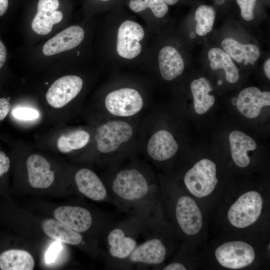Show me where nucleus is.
<instances>
[{
	"mask_svg": "<svg viewBox=\"0 0 270 270\" xmlns=\"http://www.w3.org/2000/svg\"><path fill=\"white\" fill-rule=\"evenodd\" d=\"M58 7V0H39L38 11L32 23V30L39 34H48L53 25L62 20V13L56 10Z\"/></svg>",
	"mask_w": 270,
	"mask_h": 270,
	"instance_id": "16",
	"label": "nucleus"
},
{
	"mask_svg": "<svg viewBox=\"0 0 270 270\" xmlns=\"http://www.w3.org/2000/svg\"><path fill=\"white\" fill-rule=\"evenodd\" d=\"M190 36L191 38H194L196 36L195 33L194 32H190Z\"/></svg>",
	"mask_w": 270,
	"mask_h": 270,
	"instance_id": "41",
	"label": "nucleus"
},
{
	"mask_svg": "<svg viewBox=\"0 0 270 270\" xmlns=\"http://www.w3.org/2000/svg\"><path fill=\"white\" fill-rule=\"evenodd\" d=\"M216 170V165L212 160H200L185 174L184 181L187 189L198 198L208 196L218 182Z\"/></svg>",
	"mask_w": 270,
	"mask_h": 270,
	"instance_id": "4",
	"label": "nucleus"
},
{
	"mask_svg": "<svg viewBox=\"0 0 270 270\" xmlns=\"http://www.w3.org/2000/svg\"><path fill=\"white\" fill-rule=\"evenodd\" d=\"M174 212L176 222L184 234L194 235L200 231L202 226V216L191 197L180 196L176 202Z\"/></svg>",
	"mask_w": 270,
	"mask_h": 270,
	"instance_id": "11",
	"label": "nucleus"
},
{
	"mask_svg": "<svg viewBox=\"0 0 270 270\" xmlns=\"http://www.w3.org/2000/svg\"><path fill=\"white\" fill-rule=\"evenodd\" d=\"M150 225L144 232L143 242L138 243L128 258L112 267L126 268L135 266L143 267V266L160 264L164 261L166 248L160 238L148 236V229Z\"/></svg>",
	"mask_w": 270,
	"mask_h": 270,
	"instance_id": "3",
	"label": "nucleus"
},
{
	"mask_svg": "<svg viewBox=\"0 0 270 270\" xmlns=\"http://www.w3.org/2000/svg\"><path fill=\"white\" fill-rule=\"evenodd\" d=\"M159 69L162 78L171 80L180 76L184 72V60L178 50L168 46L162 48L158 56Z\"/></svg>",
	"mask_w": 270,
	"mask_h": 270,
	"instance_id": "19",
	"label": "nucleus"
},
{
	"mask_svg": "<svg viewBox=\"0 0 270 270\" xmlns=\"http://www.w3.org/2000/svg\"><path fill=\"white\" fill-rule=\"evenodd\" d=\"M263 200L256 191L248 192L230 206L228 212L230 222L238 228H246L254 224L261 214Z\"/></svg>",
	"mask_w": 270,
	"mask_h": 270,
	"instance_id": "5",
	"label": "nucleus"
},
{
	"mask_svg": "<svg viewBox=\"0 0 270 270\" xmlns=\"http://www.w3.org/2000/svg\"><path fill=\"white\" fill-rule=\"evenodd\" d=\"M238 98H234L232 100V102L234 105H236L237 103Z\"/></svg>",
	"mask_w": 270,
	"mask_h": 270,
	"instance_id": "39",
	"label": "nucleus"
},
{
	"mask_svg": "<svg viewBox=\"0 0 270 270\" xmlns=\"http://www.w3.org/2000/svg\"><path fill=\"white\" fill-rule=\"evenodd\" d=\"M240 9L242 17L246 20L254 19V9L256 0H236Z\"/></svg>",
	"mask_w": 270,
	"mask_h": 270,
	"instance_id": "30",
	"label": "nucleus"
},
{
	"mask_svg": "<svg viewBox=\"0 0 270 270\" xmlns=\"http://www.w3.org/2000/svg\"><path fill=\"white\" fill-rule=\"evenodd\" d=\"M129 6L135 12L150 8L154 15L158 18L164 17L168 11V6L162 0H130Z\"/></svg>",
	"mask_w": 270,
	"mask_h": 270,
	"instance_id": "28",
	"label": "nucleus"
},
{
	"mask_svg": "<svg viewBox=\"0 0 270 270\" xmlns=\"http://www.w3.org/2000/svg\"><path fill=\"white\" fill-rule=\"evenodd\" d=\"M44 232L49 237L62 242L78 246L84 244L81 233L70 228L56 220L46 219L42 224Z\"/></svg>",
	"mask_w": 270,
	"mask_h": 270,
	"instance_id": "21",
	"label": "nucleus"
},
{
	"mask_svg": "<svg viewBox=\"0 0 270 270\" xmlns=\"http://www.w3.org/2000/svg\"><path fill=\"white\" fill-rule=\"evenodd\" d=\"M264 71L266 77L270 79V58H268L266 62H264Z\"/></svg>",
	"mask_w": 270,
	"mask_h": 270,
	"instance_id": "37",
	"label": "nucleus"
},
{
	"mask_svg": "<svg viewBox=\"0 0 270 270\" xmlns=\"http://www.w3.org/2000/svg\"><path fill=\"white\" fill-rule=\"evenodd\" d=\"M215 256L222 266L238 269L252 264L255 258V252L250 244L242 241H234L218 246L216 250Z\"/></svg>",
	"mask_w": 270,
	"mask_h": 270,
	"instance_id": "7",
	"label": "nucleus"
},
{
	"mask_svg": "<svg viewBox=\"0 0 270 270\" xmlns=\"http://www.w3.org/2000/svg\"><path fill=\"white\" fill-rule=\"evenodd\" d=\"M106 188L112 202L118 208L153 223L156 187L139 170L128 168L118 171Z\"/></svg>",
	"mask_w": 270,
	"mask_h": 270,
	"instance_id": "1",
	"label": "nucleus"
},
{
	"mask_svg": "<svg viewBox=\"0 0 270 270\" xmlns=\"http://www.w3.org/2000/svg\"><path fill=\"white\" fill-rule=\"evenodd\" d=\"M208 56L212 70L224 69L226 79L230 83L238 80V70L231 57L225 51L218 48H214L208 51Z\"/></svg>",
	"mask_w": 270,
	"mask_h": 270,
	"instance_id": "25",
	"label": "nucleus"
},
{
	"mask_svg": "<svg viewBox=\"0 0 270 270\" xmlns=\"http://www.w3.org/2000/svg\"><path fill=\"white\" fill-rule=\"evenodd\" d=\"M164 0L167 4L168 5H173L176 4L178 0Z\"/></svg>",
	"mask_w": 270,
	"mask_h": 270,
	"instance_id": "38",
	"label": "nucleus"
},
{
	"mask_svg": "<svg viewBox=\"0 0 270 270\" xmlns=\"http://www.w3.org/2000/svg\"><path fill=\"white\" fill-rule=\"evenodd\" d=\"M9 97H0V122L9 114L12 105Z\"/></svg>",
	"mask_w": 270,
	"mask_h": 270,
	"instance_id": "32",
	"label": "nucleus"
},
{
	"mask_svg": "<svg viewBox=\"0 0 270 270\" xmlns=\"http://www.w3.org/2000/svg\"><path fill=\"white\" fill-rule=\"evenodd\" d=\"M144 36V28L138 23L130 20L123 22L117 33L116 50L118 55L128 60L136 58L142 51L140 42Z\"/></svg>",
	"mask_w": 270,
	"mask_h": 270,
	"instance_id": "9",
	"label": "nucleus"
},
{
	"mask_svg": "<svg viewBox=\"0 0 270 270\" xmlns=\"http://www.w3.org/2000/svg\"><path fill=\"white\" fill-rule=\"evenodd\" d=\"M105 106L112 114L130 116L138 112L144 102L140 94L135 89L122 88L110 92L106 97Z\"/></svg>",
	"mask_w": 270,
	"mask_h": 270,
	"instance_id": "8",
	"label": "nucleus"
},
{
	"mask_svg": "<svg viewBox=\"0 0 270 270\" xmlns=\"http://www.w3.org/2000/svg\"><path fill=\"white\" fill-rule=\"evenodd\" d=\"M10 166V160L8 155L0 150V178L6 174Z\"/></svg>",
	"mask_w": 270,
	"mask_h": 270,
	"instance_id": "33",
	"label": "nucleus"
},
{
	"mask_svg": "<svg viewBox=\"0 0 270 270\" xmlns=\"http://www.w3.org/2000/svg\"><path fill=\"white\" fill-rule=\"evenodd\" d=\"M61 242L56 240L50 246L45 254L46 262L48 264L54 263L58 258L62 250Z\"/></svg>",
	"mask_w": 270,
	"mask_h": 270,
	"instance_id": "31",
	"label": "nucleus"
},
{
	"mask_svg": "<svg viewBox=\"0 0 270 270\" xmlns=\"http://www.w3.org/2000/svg\"><path fill=\"white\" fill-rule=\"evenodd\" d=\"M74 182L78 192L86 198L98 202H112L106 186L92 170L82 168L74 175Z\"/></svg>",
	"mask_w": 270,
	"mask_h": 270,
	"instance_id": "12",
	"label": "nucleus"
},
{
	"mask_svg": "<svg viewBox=\"0 0 270 270\" xmlns=\"http://www.w3.org/2000/svg\"><path fill=\"white\" fill-rule=\"evenodd\" d=\"M133 134L132 126L122 120H112L98 128L95 140L98 150L102 154H109L117 150L127 142Z\"/></svg>",
	"mask_w": 270,
	"mask_h": 270,
	"instance_id": "6",
	"label": "nucleus"
},
{
	"mask_svg": "<svg viewBox=\"0 0 270 270\" xmlns=\"http://www.w3.org/2000/svg\"><path fill=\"white\" fill-rule=\"evenodd\" d=\"M162 270H186V267L183 265V264L175 262L171 263L165 267H164Z\"/></svg>",
	"mask_w": 270,
	"mask_h": 270,
	"instance_id": "34",
	"label": "nucleus"
},
{
	"mask_svg": "<svg viewBox=\"0 0 270 270\" xmlns=\"http://www.w3.org/2000/svg\"><path fill=\"white\" fill-rule=\"evenodd\" d=\"M178 146L173 136L166 130H160L150 138L147 145V152L154 160L162 162L174 156Z\"/></svg>",
	"mask_w": 270,
	"mask_h": 270,
	"instance_id": "18",
	"label": "nucleus"
},
{
	"mask_svg": "<svg viewBox=\"0 0 270 270\" xmlns=\"http://www.w3.org/2000/svg\"><path fill=\"white\" fill-rule=\"evenodd\" d=\"M152 224L132 216L106 230V259L110 266L124 260L138 244L146 228Z\"/></svg>",
	"mask_w": 270,
	"mask_h": 270,
	"instance_id": "2",
	"label": "nucleus"
},
{
	"mask_svg": "<svg viewBox=\"0 0 270 270\" xmlns=\"http://www.w3.org/2000/svg\"><path fill=\"white\" fill-rule=\"evenodd\" d=\"M216 2L218 4H222L224 2V0H216Z\"/></svg>",
	"mask_w": 270,
	"mask_h": 270,
	"instance_id": "40",
	"label": "nucleus"
},
{
	"mask_svg": "<svg viewBox=\"0 0 270 270\" xmlns=\"http://www.w3.org/2000/svg\"><path fill=\"white\" fill-rule=\"evenodd\" d=\"M90 134L82 130H76L60 136L56 142L58 150L63 154H68L85 147L90 142Z\"/></svg>",
	"mask_w": 270,
	"mask_h": 270,
	"instance_id": "26",
	"label": "nucleus"
},
{
	"mask_svg": "<svg viewBox=\"0 0 270 270\" xmlns=\"http://www.w3.org/2000/svg\"><path fill=\"white\" fill-rule=\"evenodd\" d=\"M190 88L196 112L199 114L206 113L215 102V97L208 94L212 90L210 82L206 78H200L192 82Z\"/></svg>",
	"mask_w": 270,
	"mask_h": 270,
	"instance_id": "24",
	"label": "nucleus"
},
{
	"mask_svg": "<svg viewBox=\"0 0 270 270\" xmlns=\"http://www.w3.org/2000/svg\"><path fill=\"white\" fill-rule=\"evenodd\" d=\"M34 261L28 252L10 249L0 254V269L2 270H32Z\"/></svg>",
	"mask_w": 270,
	"mask_h": 270,
	"instance_id": "23",
	"label": "nucleus"
},
{
	"mask_svg": "<svg viewBox=\"0 0 270 270\" xmlns=\"http://www.w3.org/2000/svg\"><path fill=\"white\" fill-rule=\"evenodd\" d=\"M216 17L214 8L208 5H201L196 10L194 19L196 21V31L200 36H205L212 30Z\"/></svg>",
	"mask_w": 270,
	"mask_h": 270,
	"instance_id": "27",
	"label": "nucleus"
},
{
	"mask_svg": "<svg viewBox=\"0 0 270 270\" xmlns=\"http://www.w3.org/2000/svg\"><path fill=\"white\" fill-rule=\"evenodd\" d=\"M12 116L19 120H31L38 118L40 114L38 112L33 108L18 106L12 110Z\"/></svg>",
	"mask_w": 270,
	"mask_h": 270,
	"instance_id": "29",
	"label": "nucleus"
},
{
	"mask_svg": "<svg viewBox=\"0 0 270 270\" xmlns=\"http://www.w3.org/2000/svg\"><path fill=\"white\" fill-rule=\"evenodd\" d=\"M84 36V30L80 26H70L46 42L42 48V52L48 56L72 49L82 42Z\"/></svg>",
	"mask_w": 270,
	"mask_h": 270,
	"instance_id": "17",
	"label": "nucleus"
},
{
	"mask_svg": "<svg viewBox=\"0 0 270 270\" xmlns=\"http://www.w3.org/2000/svg\"><path fill=\"white\" fill-rule=\"evenodd\" d=\"M8 6V0H0V16L6 12Z\"/></svg>",
	"mask_w": 270,
	"mask_h": 270,
	"instance_id": "36",
	"label": "nucleus"
},
{
	"mask_svg": "<svg viewBox=\"0 0 270 270\" xmlns=\"http://www.w3.org/2000/svg\"><path fill=\"white\" fill-rule=\"evenodd\" d=\"M229 142L232 159L240 168L247 166L250 159L247 152L256 148V141L250 136L240 130H234L229 135Z\"/></svg>",
	"mask_w": 270,
	"mask_h": 270,
	"instance_id": "20",
	"label": "nucleus"
},
{
	"mask_svg": "<svg viewBox=\"0 0 270 270\" xmlns=\"http://www.w3.org/2000/svg\"><path fill=\"white\" fill-rule=\"evenodd\" d=\"M221 44L224 51L238 63L244 60L248 63L253 64L260 56V50L256 45L243 44L231 38H224Z\"/></svg>",
	"mask_w": 270,
	"mask_h": 270,
	"instance_id": "22",
	"label": "nucleus"
},
{
	"mask_svg": "<svg viewBox=\"0 0 270 270\" xmlns=\"http://www.w3.org/2000/svg\"><path fill=\"white\" fill-rule=\"evenodd\" d=\"M102 0V1H108V0Z\"/></svg>",
	"mask_w": 270,
	"mask_h": 270,
	"instance_id": "42",
	"label": "nucleus"
},
{
	"mask_svg": "<svg viewBox=\"0 0 270 270\" xmlns=\"http://www.w3.org/2000/svg\"><path fill=\"white\" fill-rule=\"evenodd\" d=\"M236 105L244 116L255 118L259 115L262 107L270 106V92H262L254 86L246 88L239 94Z\"/></svg>",
	"mask_w": 270,
	"mask_h": 270,
	"instance_id": "15",
	"label": "nucleus"
},
{
	"mask_svg": "<svg viewBox=\"0 0 270 270\" xmlns=\"http://www.w3.org/2000/svg\"><path fill=\"white\" fill-rule=\"evenodd\" d=\"M54 216L57 220L81 234L88 232L93 224L91 212L81 206H59L54 210Z\"/></svg>",
	"mask_w": 270,
	"mask_h": 270,
	"instance_id": "14",
	"label": "nucleus"
},
{
	"mask_svg": "<svg viewBox=\"0 0 270 270\" xmlns=\"http://www.w3.org/2000/svg\"><path fill=\"white\" fill-rule=\"evenodd\" d=\"M28 180L31 186L36 188L50 187L54 180V173L49 162L44 156L33 154L26 160Z\"/></svg>",
	"mask_w": 270,
	"mask_h": 270,
	"instance_id": "13",
	"label": "nucleus"
},
{
	"mask_svg": "<svg viewBox=\"0 0 270 270\" xmlns=\"http://www.w3.org/2000/svg\"><path fill=\"white\" fill-rule=\"evenodd\" d=\"M83 81L80 76L68 75L55 80L46 94L48 104L52 108H60L75 98L80 92Z\"/></svg>",
	"mask_w": 270,
	"mask_h": 270,
	"instance_id": "10",
	"label": "nucleus"
},
{
	"mask_svg": "<svg viewBox=\"0 0 270 270\" xmlns=\"http://www.w3.org/2000/svg\"><path fill=\"white\" fill-rule=\"evenodd\" d=\"M6 58V49L2 41L0 40V68L3 66Z\"/></svg>",
	"mask_w": 270,
	"mask_h": 270,
	"instance_id": "35",
	"label": "nucleus"
}]
</instances>
